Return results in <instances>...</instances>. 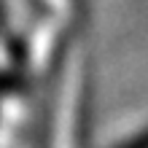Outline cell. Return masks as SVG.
<instances>
[{
    "label": "cell",
    "instance_id": "7a4b0ae2",
    "mask_svg": "<svg viewBox=\"0 0 148 148\" xmlns=\"http://www.w3.org/2000/svg\"><path fill=\"white\" fill-rule=\"evenodd\" d=\"M110 148H148V127L143 129V132H137V135H132V137H127V140L110 145Z\"/></svg>",
    "mask_w": 148,
    "mask_h": 148
},
{
    "label": "cell",
    "instance_id": "6da1fadb",
    "mask_svg": "<svg viewBox=\"0 0 148 148\" xmlns=\"http://www.w3.org/2000/svg\"><path fill=\"white\" fill-rule=\"evenodd\" d=\"M22 86H24L22 75H16L14 70H0V92H16Z\"/></svg>",
    "mask_w": 148,
    "mask_h": 148
},
{
    "label": "cell",
    "instance_id": "3957f363",
    "mask_svg": "<svg viewBox=\"0 0 148 148\" xmlns=\"http://www.w3.org/2000/svg\"><path fill=\"white\" fill-rule=\"evenodd\" d=\"M11 32H8V14H5V5H3V0H0V38H8Z\"/></svg>",
    "mask_w": 148,
    "mask_h": 148
}]
</instances>
